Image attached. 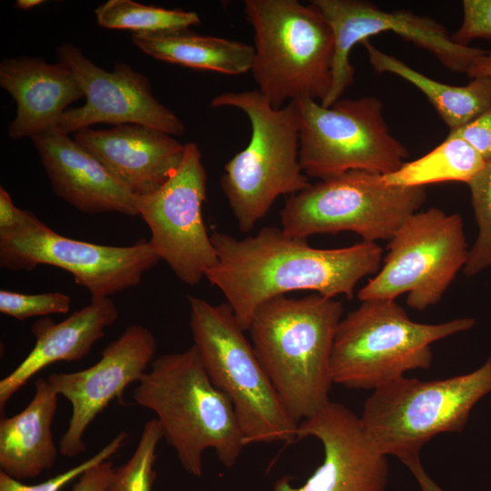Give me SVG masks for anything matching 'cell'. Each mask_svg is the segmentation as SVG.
<instances>
[{"mask_svg": "<svg viewBox=\"0 0 491 491\" xmlns=\"http://www.w3.org/2000/svg\"><path fill=\"white\" fill-rule=\"evenodd\" d=\"M70 306V296L59 292L28 295L0 291V312L18 320L51 314H66Z\"/></svg>", "mask_w": 491, "mask_h": 491, "instance_id": "f546056e", "label": "cell"}, {"mask_svg": "<svg viewBox=\"0 0 491 491\" xmlns=\"http://www.w3.org/2000/svg\"><path fill=\"white\" fill-rule=\"evenodd\" d=\"M128 436V433L121 431L88 459L38 484L26 485L0 471V491H59L69 482L78 478L90 467L110 459L121 449Z\"/></svg>", "mask_w": 491, "mask_h": 491, "instance_id": "f1b7e54d", "label": "cell"}, {"mask_svg": "<svg viewBox=\"0 0 491 491\" xmlns=\"http://www.w3.org/2000/svg\"><path fill=\"white\" fill-rule=\"evenodd\" d=\"M486 160L466 140L448 135L425 155L405 162L396 171L382 175L386 185L425 187V185L456 181L468 183L485 166Z\"/></svg>", "mask_w": 491, "mask_h": 491, "instance_id": "d4e9b609", "label": "cell"}, {"mask_svg": "<svg viewBox=\"0 0 491 491\" xmlns=\"http://www.w3.org/2000/svg\"><path fill=\"white\" fill-rule=\"evenodd\" d=\"M212 107H235L251 125L247 145L225 165L222 191L241 232H250L276 200L311 183L299 161L300 116L296 101L276 109L258 90L224 92Z\"/></svg>", "mask_w": 491, "mask_h": 491, "instance_id": "277c9868", "label": "cell"}, {"mask_svg": "<svg viewBox=\"0 0 491 491\" xmlns=\"http://www.w3.org/2000/svg\"><path fill=\"white\" fill-rule=\"evenodd\" d=\"M95 14L100 26L131 30L134 34L189 28L201 22L193 11L165 9L132 0H108Z\"/></svg>", "mask_w": 491, "mask_h": 491, "instance_id": "484cf974", "label": "cell"}, {"mask_svg": "<svg viewBox=\"0 0 491 491\" xmlns=\"http://www.w3.org/2000/svg\"><path fill=\"white\" fill-rule=\"evenodd\" d=\"M0 86L16 103L15 117L8 125L12 139L31 138L55 127L67 106L84 96L66 65L27 56L0 63Z\"/></svg>", "mask_w": 491, "mask_h": 491, "instance_id": "ffe728a7", "label": "cell"}, {"mask_svg": "<svg viewBox=\"0 0 491 491\" xmlns=\"http://www.w3.org/2000/svg\"><path fill=\"white\" fill-rule=\"evenodd\" d=\"M408 469L416 478L420 491H445L431 478L420 461L410 466Z\"/></svg>", "mask_w": 491, "mask_h": 491, "instance_id": "836d02e7", "label": "cell"}, {"mask_svg": "<svg viewBox=\"0 0 491 491\" xmlns=\"http://www.w3.org/2000/svg\"><path fill=\"white\" fill-rule=\"evenodd\" d=\"M459 28L451 35L454 42L469 45L475 39H491V0H464Z\"/></svg>", "mask_w": 491, "mask_h": 491, "instance_id": "4dcf8cb0", "label": "cell"}, {"mask_svg": "<svg viewBox=\"0 0 491 491\" xmlns=\"http://www.w3.org/2000/svg\"><path fill=\"white\" fill-rule=\"evenodd\" d=\"M466 75L471 78H491V51H486L470 67Z\"/></svg>", "mask_w": 491, "mask_h": 491, "instance_id": "e575fe53", "label": "cell"}, {"mask_svg": "<svg viewBox=\"0 0 491 491\" xmlns=\"http://www.w3.org/2000/svg\"><path fill=\"white\" fill-rule=\"evenodd\" d=\"M296 102L299 161L308 177L322 180L351 170L386 175L408 156L406 146L391 134L383 103L376 96L339 99L330 106L312 99Z\"/></svg>", "mask_w": 491, "mask_h": 491, "instance_id": "30bf717a", "label": "cell"}, {"mask_svg": "<svg viewBox=\"0 0 491 491\" xmlns=\"http://www.w3.org/2000/svg\"><path fill=\"white\" fill-rule=\"evenodd\" d=\"M467 185L478 234L463 270L473 276L491 266V159Z\"/></svg>", "mask_w": 491, "mask_h": 491, "instance_id": "83f0119b", "label": "cell"}, {"mask_svg": "<svg viewBox=\"0 0 491 491\" xmlns=\"http://www.w3.org/2000/svg\"><path fill=\"white\" fill-rule=\"evenodd\" d=\"M59 395L47 378L38 377L30 403L0 421V468L17 480L35 478L55 464L58 450L51 426Z\"/></svg>", "mask_w": 491, "mask_h": 491, "instance_id": "7402d4cb", "label": "cell"}, {"mask_svg": "<svg viewBox=\"0 0 491 491\" xmlns=\"http://www.w3.org/2000/svg\"><path fill=\"white\" fill-rule=\"evenodd\" d=\"M297 441L316 437L323 446L322 464L301 486L288 476L273 491H386L389 464L363 432L360 418L346 406L329 401L298 423Z\"/></svg>", "mask_w": 491, "mask_h": 491, "instance_id": "e0dca14e", "label": "cell"}, {"mask_svg": "<svg viewBox=\"0 0 491 491\" xmlns=\"http://www.w3.org/2000/svg\"><path fill=\"white\" fill-rule=\"evenodd\" d=\"M118 310L110 297L90 303L55 323L50 317L31 327L35 344L26 357L0 381L1 414L9 399L44 367L55 362L78 361L87 356L106 328L115 323Z\"/></svg>", "mask_w": 491, "mask_h": 491, "instance_id": "44dd1931", "label": "cell"}, {"mask_svg": "<svg viewBox=\"0 0 491 491\" xmlns=\"http://www.w3.org/2000/svg\"><path fill=\"white\" fill-rule=\"evenodd\" d=\"M491 393V356L477 369L446 379L403 376L373 390L360 418L372 446L406 467L441 433L461 432L473 407Z\"/></svg>", "mask_w": 491, "mask_h": 491, "instance_id": "52a82bcc", "label": "cell"}, {"mask_svg": "<svg viewBox=\"0 0 491 491\" xmlns=\"http://www.w3.org/2000/svg\"><path fill=\"white\" fill-rule=\"evenodd\" d=\"M156 339L140 324L130 325L102 352L92 366L47 376L55 392L72 406L67 428L59 440V452L72 458L85 451L84 436L95 417L125 389L138 383L154 361Z\"/></svg>", "mask_w": 491, "mask_h": 491, "instance_id": "2e32d148", "label": "cell"}, {"mask_svg": "<svg viewBox=\"0 0 491 491\" xmlns=\"http://www.w3.org/2000/svg\"><path fill=\"white\" fill-rule=\"evenodd\" d=\"M361 302L340 320L330 358L333 384L350 389L375 390L408 371L428 369L434 342L476 325L470 317L417 323L395 300Z\"/></svg>", "mask_w": 491, "mask_h": 491, "instance_id": "8992f818", "label": "cell"}, {"mask_svg": "<svg viewBox=\"0 0 491 491\" xmlns=\"http://www.w3.org/2000/svg\"><path fill=\"white\" fill-rule=\"evenodd\" d=\"M132 396L156 415L163 438L193 476H203L207 449L230 468L246 446L233 405L210 380L195 345L154 359Z\"/></svg>", "mask_w": 491, "mask_h": 491, "instance_id": "7a4b0ae2", "label": "cell"}, {"mask_svg": "<svg viewBox=\"0 0 491 491\" xmlns=\"http://www.w3.org/2000/svg\"><path fill=\"white\" fill-rule=\"evenodd\" d=\"M369 64L377 73L394 74L418 88L434 105L450 131L474 120L491 105V78H472L466 85L436 81L402 60L378 49L369 40L362 43Z\"/></svg>", "mask_w": 491, "mask_h": 491, "instance_id": "cb8c5ba5", "label": "cell"}, {"mask_svg": "<svg viewBox=\"0 0 491 491\" xmlns=\"http://www.w3.org/2000/svg\"><path fill=\"white\" fill-rule=\"evenodd\" d=\"M334 35L331 87L320 103L330 106L341 99L354 82L349 55L353 47L387 31L431 53L453 72L466 74L486 51L454 42L446 27L435 19L408 10L387 11L362 0H312Z\"/></svg>", "mask_w": 491, "mask_h": 491, "instance_id": "5bb4252c", "label": "cell"}, {"mask_svg": "<svg viewBox=\"0 0 491 491\" xmlns=\"http://www.w3.org/2000/svg\"><path fill=\"white\" fill-rule=\"evenodd\" d=\"M210 238L217 262L205 277L224 294L245 331L264 303L292 291L352 299L358 282L378 272L383 256L381 246L365 241L341 248H316L276 226L244 239L218 231Z\"/></svg>", "mask_w": 491, "mask_h": 491, "instance_id": "6da1fadb", "label": "cell"}, {"mask_svg": "<svg viewBox=\"0 0 491 491\" xmlns=\"http://www.w3.org/2000/svg\"><path fill=\"white\" fill-rule=\"evenodd\" d=\"M207 174L202 154L194 142L185 145L177 169L156 191L134 195L135 206L147 225L149 243L176 277L197 285L217 262L203 219Z\"/></svg>", "mask_w": 491, "mask_h": 491, "instance_id": "4fadbf2b", "label": "cell"}, {"mask_svg": "<svg viewBox=\"0 0 491 491\" xmlns=\"http://www.w3.org/2000/svg\"><path fill=\"white\" fill-rule=\"evenodd\" d=\"M190 329L212 383L235 409L246 445L297 442L296 422L258 361L227 303L188 296Z\"/></svg>", "mask_w": 491, "mask_h": 491, "instance_id": "ba28073f", "label": "cell"}, {"mask_svg": "<svg viewBox=\"0 0 491 491\" xmlns=\"http://www.w3.org/2000/svg\"><path fill=\"white\" fill-rule=\"evenodd\" d=\"M448 135L468 142L486 161L491 159V105L462 127L449 131Z\"/></svg>", "mask_w": 491, "mask_h": 491, "instance_id": "1f68e13d", "label": "cell"}, {"mask_svg": "<svg viewBox=\"0 0 491 491\" xmlns=\"http://www.w3.org/2000/svg\"><path fill=\"white\" fill-rule=\"evenodd\" d=\"M56 55L58 62L72 70L86 98L84 105L64 112L55 126L60 132L69 135L106 123L136 124L173 136L184 135V123L155 99L148 79L128 65L116 63L112 71H106L71 43L61 45Z\"/></svg>", "mask_w": 491, "mask_h": 491, "instance_id": "9a60e30c", "label": "cell"}, {"mask_svg": "<svg viewBox=\"0 0 491 491\" xmlns=\"http://www.w3.org/2000/svg\"><path fill=\"white\" fill-rule=\"evenodd\" d=\"M254 30L251 72L272 107L291 101L322 103L332 81L334 35L312 4L297 0H245Z\"/></svg>", "mask_w": 491, "mask_h": 491, "instance_id": "5b68a950", "label": "cell"}, {"mask_svg": "<svg viewBox=\"0 0 491 491\" xmlns=\"http://www.w3.org/2000/svg\"><path fill=\"white\" fill-rule=\"evenodd\" d=\"M426 199L425 187L386 185L380 174L351 170L290 195L280 212L281 228L304 239L352 232L365 242L390 240Z\"/></svg>", "mask_w": 491, "mask_h": 491, "instance_id": "9c48e42d", "label": "cell"}, {"mask_svg": "<svg viewBox=\"0 0 491 491\" xmlns=\"http://www.w3.org/2000/svg\"><path fill=\"white\" fill-rule=\"evenodd\" d=\"M74 139L134 195L152 194L179 166L185 145L163 131L136 124L84 128Z\"/></svg>", "mask_w": 491, "mask_h": 491, "instance_id": "ac0fdd59", "label": "cell"}, {"mask_svg": "<svg viewBox=\"0 0 491 491\" xmlns=\"http://www.w3.org/2000/svg\"><path fill=\"white\" fill-rule=\"evenodd\" d=\"M31 139L58 197L85 214L138 216L134 195L67 134L53 127Z\"/></svg>", "mask_w": 491, "mask_h": 491, "instance_id": "d6986e66", "label": "cell"}, {"mask_svg": "<svg viewBox=\"0 0 491 491\" xmlns=\"http://www.w3.org/2000/svg\"><path fill=\"white\" fill-rule=\"evenodd\" d=\"M342 302L319 294L264 303L249 326L252 346L286 410L296 421L329 401L330 358Z\"/></svg>", "mask_w": 491, "mask_h": 491, "instance_id": "3957f363", "label": "cell"}, {"mask_svg": "<svg viewBox=\"0 0 491 491\" xmlns=\"http://www.w3.org/2000/svg\"><path fill=\"white\" fill-rule=\"evenodd\" d=\"M132 42L157 60L230 75L251 71L255 55L254 45L189 28L133 34Z\"/></svg>", "mask_w": 491, "mask_h": 491, "instance_id": "603a6c76", "label": "cell"}, {"mask_svg": "<svg viewBox=\"0 0 491 491\" xmlns=\"http://www.w3.org/2000/svg\"><path fill=\"white\" fill-rule=\"evenodd\" d=\"M162 438L163 433L158 420L147 421L132 456L123 465L115 468L104 491H152L156 478L154 468L156 449Z\"/></svg>", "mask_w": 491, "mask_h": 491, "instance_id": "4316f807", "label": "cell"}, {"mask_svg": "<svg viewBox=\"0 0 491 491\" xmlns=\"http://www.w3.org/2000/svg\"><path fill=\"white\" fill-rule=\"evenodd\" d=\"M468 254L459 214L436 207L417 211L391 237L382 267L357 297L395 300L407 294V306L424 311L442 299Z\"/></svg>", "mask_w": 491, "mask_h": 491, "instance_id": "7c38bea8", "label": "cell"}, {"mask_svg": "<svg viewBox=\"0 0 491 491\" xmlns=\"http://www.w3.org/2000/svg\"><path fill=\"white\" fill-rule=\"evenodd\" d=\"M43 0H17L15 6L22 10H28L43 4Z\"/></svg>", "mask_w": 491, "mask_h": 491, "instance_id": "d590c367", "label": "cell"}, {"mask_svg": "<svg viewBox=\"0 0 491 491\" xmlns=\"http://www.w3.org/2000/svg\"><path fill=\"white\" fill-rule=\"evenodd\" d=\"M113 462L108 459L87 469L69 491H104L113 473Z\"/></svg>", "mask_w": 491, "mask_h": 491, "instance_id": "d6a6232c", "label": "cell"}, {"mask_svg": "<svg viewBox=\"0 0 491 491\" xmlns=\"http://www.w3.org/2000/svg\"><path fill=\"white\" fill-rule=\"evenodd\" d=\"M160 257L149 241L131 246H105L61 235L34 213L17 207L14 221L0 229V266L31 271L40 265L69 272L91 299L136 286Z\"/></svg>", "mask_w": 491, "mask_h": 491, "instance_id": "8fae6325", "label": "cell"}]
</instances>
